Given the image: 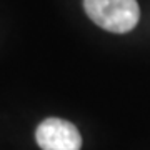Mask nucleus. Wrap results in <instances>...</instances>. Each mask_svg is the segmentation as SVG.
Masks as SVG:
<instances>
[{"mask_svg": "<svg viewBox=\"0 0 150 150\" xmlns=\"http://www.w3.org/2000/svg\"><path fill=\"white\" fill-rule=\"evenodd\" d=\"M87 15L113 33L130 32L140 18L137 0H83Z\"/></svg>", "mask_w": 150, "mask_h": 150, "instance_id": "nucleus-1", "label": "nucleus"}, {"mask_svg": "<svg viewBox=\"0 0 150 150\" xmlns=\"http://www.w3.org/2000/svg\"><path fill=\"white\" fill-rule=\"evenodd\" d=\"M42 150H80L82 137L74 123L64 118H45L35 132Z\"/></svg>", "mask_w": 150, "mask_h": 150, "instance_id": "nucleus-2", "label": "nucleus"}]
</instances>
